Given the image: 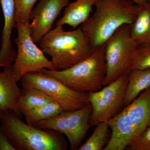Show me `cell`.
<instances>
[{"instance_id": "cell-13", "label": "cell", "mask_w": 150, "mask_h": 150, "mask_svg": "<svg viewBox=\"0 0 150 150\" xmlns=\"http://www.w3.org/2000/svg\"><path fill=\"white\" fill-rule=\"evenodd\" d=\"M125 108L134 128L135 139L147 128L149 121L150 87Z\"/></svg>"}, {"instance_id": "cell-19", "label": "cell", "mask_w": 150, "mask_h": 150, "mask_svg": "<svg viewBox=\"0 0 150 150\" xmlns=\"http://www.w3.org/2000/svg\"><path fill=\"white\" fill-rule=\"evenodd\" d=\"M110 126L108 121L96 126L91 136L81 145L79 150H102L108 144L110 138Z\"/></svg>"}, {"instance_id": "cell-25", "label": "cell", "mask_w": 150, "mask_h": 150, "mask_svg": "<svg viewBox=\"0 0 150 150\" xmlns=\"http://www.w3.org/2000/svg\"><path fill=\"white\" fill-rule=\"evenodd\" d=\"M5 112L6 111H4V110L0 109V121H1L2 118H3V116H4V114Z\"/></svg>"}, {"instance_id": "cell-5", "label": "cell", "mask_w": 150, "mask_h": 150, "mask_svg": "<svg viewBox=\"0 0 150 150\" xmlns=\"http://www.w3.org/2000/svg\"><path fill=\"white\" fill-rule=\"evenodd\" d=\"M139 45L131 37L128 25L121 26L108 39L104 46L106 73L103 86L128 75Z\"/></svg>"}, {"instance_id": "cell-24", "label": "cell", "mask_w": 150, "mask_h": 150, "mask_svg": "<svg viewBox=\"0 0 150 150\" xmlns=\"http://www.w3.org/2000/svg\"><path fill=\"white\" fill-rule=\"evenodd\" d=\"M130 1H132L139 6L144 5L148 3V0H130Z\"/></svg>"}, {"instance_id": "cell-15", "label": "cell", "mask_w": 150, "mask_h": 150, "mask_svg": "<svg viewBox=\"0 0 150 150\" xmlns=\"http://www.w3.org/2000/svg\"><path fill=\"white\" fill-rule=\"evenodd\" d=\"M124 107L128 106L137 98L141 93L150 87V69L131 70L128 75Z\"/></svg>"}, {"instance_id": "cell-23", "label": "cell", "mask_w": 150, "mask_h": 150, "mask_svg": "<svg viewBox=\"0 0 150 150\" xmlns=\"http://www.w3.org/2000/svg\"><path fill=\"white\" fill-rule=\"evenodd\" d=\"M16 150V148L0 126V150Z\"/></svg>"}, {"instance_id": "cell-2", "label": "cell", "mask_w": 150, "mask_h": 150, "mask_svg": "<svg viewBox=\"0 0 150 150\" xmlns=\"http://www.w3.org/2000/svg\"><path fill=\"white\" fill-rule=\"evenodd\" d=\"M44 54L51 57L56 70L66 69L90 56L94 51L80 28L66 31L56 26L40 40Z\"/></svg>"}, {"instance_id": "cell-3", "label": "cell", "mask_w": 150, "mask_h": 150, "mask_svg": "<svg viewBox=\"0 0 150 150\" xmlns=\"http://www.w3.org/2000/svg\"><path fill=\"white\" fill-rule=\"evenodd\" d=\"M11 110L6 111L1 127L18 150H65L67 143L62 134L43 129L22 121Z\"/></svg>"}, {"instance_id": "cell-21", "label": "cell", "mask_w": 150, "mask_h": 150, "mask_svg": "<svg viewBox=\"0 0 150 150\" xmlns=\"http://www.w3.org/2000/svg\"><path fill=\"white\" fill-rule=\"evenodd\" d=\"M38 0H15L16 23H28L30 15Z\"/></svg>"}, {"instance_id": "cell-17", "label": "cell", "mask_w": 150, "mask_h": 150, "mask_svg": "<svg viewBox=\"0 0 150 150\" xmlns=\"http://www.w3.org/2000/svg\"><path fill=\"white\" fill-rule=\"evenodd\" d=\"M18 103L21 114L31 109L55 101L43 91L32 88H23Z\"/></svg>"}, {"instance_id": "cell-9", "label": "cell", "mask_w": 150, "mask_h": 150, "mask_svg": "<svg viewBox=\"0 0 150 150\" xmlns=\"http://www.w3.org/2000/svg\"><path fill=\"white\" fill-rule=\"evenodd\" d=\"M92 111V107L90 103L79 109L64 111L55 117L40 121L35 126L64 134L69 140L71 149L78 150L91 126L90 121Z\"/></svg>"}, {"instance_id": "cell-12", "label": "cell", "mask_w": 150, "mask_h": 150, "mask_svg": "<svg viewBox=\"0 0 150 150\" xmlns=\"http://www.w3.org/2000/svg\"><path fill=\"white\" fill-rule=\"evenodd\" d=\"M12 66L4 68L0 72V109L12 110L21 118L22 114L18 107L21 90L14 77Z\"/></svg>"}, {"instance_id": "cell-22", "label": "cell", "mask_w": 150, "mask_h": 150, "mask_svg": "<svg viewBox=\"0 0 150 150\" xmlns=\"http://www.w3.org/2000/svg\"><path fill=\"white\" fill-rule=\"evenodd\" d=\"M127 149L130 150H150V125L131 142Z\"/></svg>"}, {"instance_id": "cell-27", "label": "cell", "mask_w": 150, "mask_h": 150, "mask_svg": "<svg viewBox=\"0 0 150 150\" xmlns=\"http://www.w3.org/2000/svg\"><path fill=\"white\" fill-rule=\"evenodd\" d=\"M148 3L150 4V0H148Z\"/></svg>"}, {"instance_id": "cell-14", "label": "cell", "mask_w": 150, "mask_h": 150, "mask_svg": "<svg viewBox=\"0 0 150 150\" xmlns=\"http://www.w3.org/2000/svg\"><path fill=\"white\" fill-rule=\"evenodd\" d=\"M96 0H76L69 4L65 8L63 16L57 21L56 26L65 25L74 28L82 25L90 17Z\"/></svg>"}, {"instance_id": "cell-11", "label": "cell", "mask_w": 150, "mask_h": 150, "mask_svg": "<svg viewBox=\"0 0 150 150\" xmlns=\"http://www.w3.org/2000/svg\"><path fill=\"white\" fill-rule=\"evenodd\" d=\"M108 122L111 136L103 150L125 149L135 139L134 128L126 108Z\"/></svg>"}, {"instance_id": "cell-16", "label": "cell", "mask_w": 150, "mask_h": 150, "mask_svg": "<svg viewBox=\"0 0 150 150\" xmlns=\"http://www.w3.org/2000/svg\"><path fill=\"white\" fill-rule=\"evenodd\" d=\"M130 34L138 44L150 43V4L139 6L135 20L130 25Z\"/></svg>"}, {"instance_id": "cell-20", "label": "cell", "mask_w": 150, "mask_h": 150, "mask_svg": "<svg viewBox=\"0 0 150 150\" xmlns=\"http://www.w3.org/2000/svg\"><path fill=\"white\" fill-rule=\"evenodd\" d=\"M149 69H150V43H141L136 50L132 70Z\"/></svg>"}, {"instance_id": "cell-6", "label": "cell", "mask_w": 150, "mask_h": 150, "mask_svg": "<svg viewBox=\"0 0 150 150\" xmlns=\"http://www.w3.org/2000/svg\"><path fill=\"white\" fill-rule=\"evenodd\" d=\"M21 81L23 88L40 90L59 103L65 111L77 110L90 103L87 93L73 90L40 70L26 74Z\"/></svg>"}, {"instance_id": "cell-7", "label": "cell", "mask_w": 150, "mask_h": 150, "mask_svg": "<svg viewBox=\"0 0 150 150\" xmlns=\"http://www.w3.org/2000/svg\"><path fill=\"white\" fill-rule=\"evenodd\" d=\"M29 23H16L18 37L15 39V42L17 53L12 69L17 82L28 73L43 69L56 70L51 61L46 58L43 51L33 40Z\"/></svg>"}, {"instance_id": "cell-10", "label": "cell", "mask_w": 150, "mask_h": 150, "mask_svg": "<svg viewBox=\"0 0 150 150\" xmlns=\"http://www.w3.org/2000/svg\"><path fill=\"white\" fill-rule=\"evenodd\" d=\"M69 4V0H40L33 9L29 23L30 36L35 43L51 30L52 25L64 8Z\"/></svg>"}, {"instance_id": "cell-4", "label": "cell", "mask_w": 150, "mask_h": 150, "mask_svg": "<svg viewBox=\"0 0 150 150\" xmlns=\"http://www.w3.org/2000/svg\"><path fill=\"white\" fill-rule=\"evenodd\" d=\"M104 46L86 59L66 69L40 70L73 90L93 92L101 89L106 73Z\"/></svg>"}, {"instance_id": "cell-26", "label": "cell", "mask_w": 150, "mask_h": 150, "mask_svg": "<svg viewBox=\"0 0 150 150\" xmlns=\"http://www.w3.org/2000/svg\"><path fill=\"white\" fill-rule=\"evenodd\" d=\"M150 118L149 119V123H148V126H150Z\"/></svg>"}, {"instance_id": "cell-18", "label": "cell", "mask_w": 150, "mask_h": 150, "mask_svg": "<svg viewBox=\"0 0 150 150\" xmlns=\"http://www.w3.org/2000/svg\"><path fill=\"white\" fill-rule=\"evenodd\" d=\"M64 111L59 103L53 101L28 110L23 115L28 124L35 126L39 122L55 117Z\"/></svg>"}, {"instance_id": "cell-1", "label": "cell", "mask_w": 150, "mask_h": 150, "mask_svg": "<svg viewBox=\"0 0 150 150\" xmlns=\"http://www.w3.org/2000/svg\"><path fill=\"white\" fill-rule=\"evenodd\" d=\"M93 14L80 28L94 51L105 45L120 27L135 20L139 6L130 0H96Z\"/></svg>"}, {"instance_id": "cell-8", "label": "cell", "mask_w": 150, "mask_h": 150, "mask_svg": "<svg viewBox=\"0 0 150 150\" xmlns=\"http://www.w3.org/2000/svg\"><path fill=\"white\" fill-rule=\"evenodd\" d=\"M128 76H123L101 90L87 93L92 107L90 123L96 126L116 116L124 108Z\"/></svg>"}]
</instances>
